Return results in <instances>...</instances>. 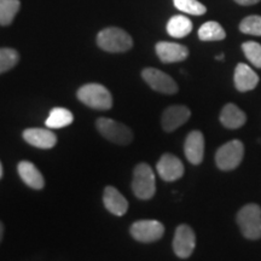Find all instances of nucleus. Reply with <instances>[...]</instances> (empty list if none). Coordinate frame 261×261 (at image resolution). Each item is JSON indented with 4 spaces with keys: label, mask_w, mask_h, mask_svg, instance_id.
I'll return each mask as SVG.
<instances>
[{
    "label": "nucleus",
    "mask_w": 261,
    "mask_h": 261,
    "mask_svg": "<svg viewBox=\"0 0 261 261\" xmlns=\"http://www.w3.org/2000/svg\"><path fill=\"white\" fill-rule=\"evenodd\" d=\"M97 44L102 50L113 54L126 52L133 46V40L123 29L109 27L98 33Z\"/></svg>",
    "instance_id": "1"
},
{
    "label": "nucleus",
    "mask_w": 261,
    "mask_h": 261,
    "mask_svg": "<svg viewBox=\"0 0 261 261\" xmlns=\"http://www.w3.org/2000/svg\"><path fill=\"white\" fill-rule=\"evenodd\" d=\"M80 102L96 110H109L113 107L112 93L99 84H87L81 86L76 93Z\"/></svg>",
    "instance_id": "2"
},
{
    "label": "nucleus",
    "mask_w": 261,
    "mask_h": 261,
    "mask_svg": "<svg viewBox=\"0 0 261 261\" xmlns=\"http://www.w3.org/2000/svg\"><path fill=\"white\" fill-rule=\"evenodd\" d=\"M237 224L248 240L261 238V208L255 203L243 205L237 213Z\"/></svg>",
    "instance_id": "3"
},
{
    "label": "nucleus",
    "mask_w": 261,
    "mask_h": 261,
    "mask_svg": "<svg viewBox=\"0 0 261 261\" xmlns=\"http://www.w3.org/2000/svg\"><path fill=\"white\" fill-rule=\"evenodd\" d=\"M132 190L140 200H150L155 195V174L148 163H139L136 166L133 172Z\"/></svg>",
    "instance_id": "4"
},
{
    "label": "nucleus",
    "mask_w": 261,
    "mask_h": 261,
    "mask_svg": "<svg viewBox=\"0 0 261 261\" xmlns=\"http://www.w3.org/2000/svg\"><path fill=\"white\" fill-rule=\"evenodd\" d=\"M98 132L109 142L119 145H128L133 140V132L123 123L108 117H99L96 121Z\"/></svg>",
    "instance_id": "5"
},
{
    "label": "nucleus",
    "mask_w": 261,
    "mask_h": 261,
    "mask_svg": "<svg viewBox=\"0 0 261 261\" xmlns=\"http://www.w3.org/2000/svg\"><path fill=\"white\" fill-rule=\"evenodd\" d=\"M244 155V145L241 140H231L221 145L215 154V163L221 171H232L241 165Z\"/></svg>",
    "instance_id": "6"
},
{
    "label": "nucleus",
    "mask_w": 261,
    "mask_h": 261,
    "mask_svg": "<svg viewBox=\"0 0 261 261\" xmlns=\"http://www.w3.org/2000/svg\"><path fill=\"white\" fill-rule=\"evenodd\" d=\"M165 226L158 220H139L130 226V234L142 243H151L162 238Z\"/></svg>",
    "instance_id": "7"
},
{
    "label": "nucleus",
    "mask_w": 261,
    "mask_h": 261,
    "mask_svg": "<svg viewBox=\"0 0 261 261\" xmlns=\"http://www.w3.org/2000/svg\"><path fill=\"white\" fill-rule=\"evenodd\" d=\"M142 77L152 90L160 93L174 94L178 92V85L168 74L156 68H145L142 71Z\"/></svg>",
    "instance_id": "8"
},
{
    "label": "nucleus",
    "mask_w": 261,
    "mask_h": 261,
    "mask_svg": "<svg viewBox=\"0 0 261 261\" xmlns=\"http://www.w3.org/2000/svg\"><path fill=\"white\" fill-rule=\"evenodd\" d=\"M196 247V236L194 230L187 224L179 225L173 238V250L180 259L191 256Z\"/></svg>",
    "instance_id": "9"
},
{
    "label": "nucleus",
    "mask_w": 261,
    "mask_h": 261,
    "mask_svg": "<svg viewBox=\"0 0 261 261\" xmlns=\"http://www.w3.org/2000/svg\"><path fill=\"white\" fill-rule=\"evenodd\" d=\"M156 169L165 181H175L184 174V165L180 159L172 154H163L156 165Z\"/></svg>",
    "instance_id": "10"
},
{
    "label": "nucleus",
    "mask_w": 261,
    "mask_h": 261,
    "mask_svg": "<svg viewBox=\"0 0 261 261\" xmlns=\"http://www.w3.org/2000/svg\"><path fill=\"white\" fill-rule=\"evenodd\" d=\"M191 112L185 106H171L165 110L161 117L162 128L166 132H173L179 127L188 122L190 119Z\"/></svg>",
    "instance_id": "11"
},
{
    "label": "nucleus",
    "mask_w": 261,
    "mask_h": 261,
    "mask_svg": "<svg viewBox=\"0 0 261 261\" xmlns=\"http://www.w3.org/2000/svg\"><path fill=\"white\" fill-rule=\"evenodd\" d=\"M155 50L160 61L163 63H177L185 61L189 56L188 47L177 42L160 41L156 44Z\"/></svg>",
    "instance_id": "12"
},
{
    "label": "nucleus",
    "mask_w": 261,
    "mask_h": 261,
    "mask_svg": "<svg viewBox=\"0 0 261 261\" xmlns=\"http://www.w3.org/2000/svg\"><path fill=\"white\" fill-rule=\"evenodd\" d=\"M185 158L192 165L197 166L203 161L204 155V137L200 130H192L187 137L184 143Z\"/></svg>",
    "instance_id": "13"
},
{
    "label": "nucleus",
    "mask_w": 261,
    "mask_h": 261,
    "mask_svg": "<svg viewBox=\"0 0 261 261\" xmlns=\"http://www.w3.org/2000/svg\"><path fill=\"white\" fill-rule=\"evenodd\" d=\"M23 138L28 144L39 149H51L57 144V136L48 128H27Z\"/></svg>",
    "instance_id": "14"
},
{
    "label": "nucleus",
    "mask_w": 261,
    "mask_h": 261,
    "mask_svg": "<svg viewBox=\"0 0 261 261\" xmlns=\"http://www.w3.org/2000/svg\"><path fill=\"white\" fill-rule=\"evenodd\" d=\"M234 87L240 92H248L255 89L259 84V76L249 65L246 63H238L233 74Z\"/></svg>",
    "instance_id": "15"
},
{
    "label": "nucleus",
    "mask_w": 261,
    "mask_h": 261,
    "mask_svg": "<svg viewBox=\"0 0 261 261\" xmlns=\"http://www.w3.org/2000/svg\"><path fill=\"white\" fill-rule=\"evenodd\" d=\"M104 205L110 213L116 217H122L128 210V202L123 197L121 192L114 187H107L103 195Z\"/></svg>",
    "instance_id": "16"
},
{
    "label": "nucleus",
    "mask_w": 261,
    "mask_h": 261,
    "mask_svg": "<svg viewBox=\"0 0 261 261\" xmlns=\"http://www.w3.org/2000/svg\"><path fill=\"white\" fill-rule=\"evenodd\" d=\"M18 174L25 184L29 188L35 189V190H40L44 188L45 179L42 177L40 171L37 168V166L33 165L29 161H21L17 166Z\"/></svg>",
    "instance_id": "17"
},
{
    "label": "nucleus",
    "mask_w": 261,
    "mask_h": 261,
    "mask_svg": "<svg viewBox=\"0 0 261 261\" xmlns=\"http://www.w3.org/2000/svg\"><path fill=\"white\" fill-rule=\"evenodd\" d=\"M247 121V116L236 104L228 103L223 108L220 113V122L226 128H241Z\"/></svg>",
    "instance_id": "18"
},
{
    "label": "nucleus",
    "mask_w": 261,
    "mask_h": 261,
    "mask_svg": "<svg viewBox=\"0 0 261 261\" xmlns=\"http://www.w3.org/2000/svg\"><path fill=\"white\" fill-rule=\"evenodd\" d=\"M192 22L182 15L173 16L167 23V33L172 38H184L192 31Z\"/></svg>",
    "instance_id": "19"
},
{
    "label": "nucleus",
    "mask_w": 261,
    "mask_h": 261,
    "mask_svg": "<svg viewBox=\"0 0 261 261\" xmlns=\"http://www.w3.org/2000/svg\"><path fill=\"white\" fill-rule=\"evenodd\" d=\"M74 121V116L65 108H54L48 114L45 125L47 128H63Z\"/></svg>",
    "instance_id": "20"
},
{
    "label": "nucleus",
    "mask_w": 261,
    "mask_h": 261,
    "mask_svg": "<svg viewBox=\"0 0 261 261\" xmlns=\"http://www.w3.org/2000/svg\"><path fill=\"white\" fill-rule=\"evenodd\" d=\"M198 38L202 41H219L226 38L224 28L215 21L205 22L198 29Z\"/></svg>",
    "instance_id": "21"
},
{
    "label": "nucleus",
    "mask_w": 261,
    "mask_h": 261,
    "mask_svg": "<svg viewBox=\"0 0 261 261\" xmlns=\"http://www.w3.org/2000/svg\"><path fill=\"white\" fill-rule=\"evenodd\" d=\"M19 0H0V25H9L17 15Z\"/></svg>",
    "instance_id": "22"
},
{
    "label": "nucleus",
    "mask_w": 261,
    "mask_h": 261,
    "mask_svg": "<svg viewBox=\"0 0 261 261\" xmlns=\"http://www.w3.org/2000/svg\"><path fill=\"white\" fill-rule=\"evenodd\" d=\"M173 3H174L175 8L188 15L201 16L207 11L205 6L198 0H173Z\"/></svg>",
    "instance_id": "23"
},
{
    "label": "nucleus",
    "mask_w": 261,
    "mask_h": 261,
    "mask_svg": "<svg viewBox=\"0 0 261 261\" xmlns=\"http://www.w3.org/2000/svg\"><path fill=\"white\" fill-rule=\"evenodd\" d=\"M18 60V52L14 48H0V74L12 69Z\"/></svg>",
    "instance_id": "24"
},
{
    "label": "nucleus",
    "mask_w": 261,
    "mask_h": 261,
    "mask_svg": "<svg viewBox=\"0 0 261 261\" xmlns=\"http://www.w3.org/2000/svg\"><path fill=\"white\" fill-rule=\"evenodd\" d=\"M240 31L248 35L261 37V16H248L241 22Z\"/></svg>",
    "instance_id": "25"
},
{
    "label": "nucleus",
    "mask_w": 261,
    "mask_h": 261,
    "mask_svg": "<svg viewBox=\"0 0 261 261\" xmlns=\"http://www.w3.org/2000/svg\"><path fill=\"white\" fill-rule=\"evenodd\" d=\"M242 50L247 60L254 67L261 68V45L255 41H247L242 45Z\"/></svg>",
    "instance_id": "26"
},
{
    "label": "nucleus",
    "mask_w": 261,
    "mask_h": 261,
    "mask_svg": "<svg viewBox=\"0 0 261 261\" xmlns=\"http://www.w3.org/2000/svg\"><path fill=\"white\" fill-rule=\"evenodd\" d=\"M234 2L237 3V4L240 5H244V6H249V5H254V4H257V3L260 2V0H234Z\"/></svg>",
    "instance_id": "27"
},
{
    "label": "nucleus",
    "mask_w": 261,
    "mask_h": 261,
    "mask_svg": "<svg viewBox=\"0 0 261 261\" xmlns=\"http://www.w3.org/2000/svg\"><path fill=\"white\" fill-rule=\"evenodd\" d=\"M3 234H4V226H3V224L0 223V241H2Z\"/></svg>",
    "instance_id": "28"
},
{
    "label": "nucleus",
    "mask_w": 261,
    "mask_h": 261,
    "mask_svg": "<svg viewBox=\"0 0 261 261\" xmlns=\"http://www.w3.org/2000/svg\"><path fill=\"white\" fill-rule=\"evenodd\" d=\"M217 60H218V61H223V60H224V55H223V54H221V55H218V56H217Z\"/></svg>",
    "instance_id": "29"
},
{
    "label": "nucleus",
    "mask_w": 261,
    "mask_h": 261,
    "mask_svg": "<svg viewBox=\"0 0 261 261\" xmlns=\"http://www.w3.org/2000/svg\"><path fill=\"white\" fill-rule=\"evenodd\" d=\"M3 177V166H2V162H0V179Z\"/></svg>",
    "instance_id": "30"
}]
</instances>
